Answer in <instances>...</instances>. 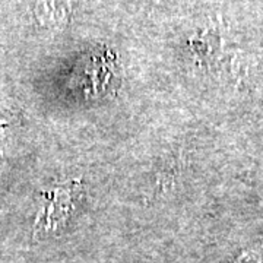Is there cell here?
I'll return each instance as SVG.
<instances>
[{"mask_svg": "<svg viewBox=\"0 0 263 263\" xmlns=\"http://www.w3.org/2000/svg\"><path fill=\"white\" fill-rule=\"evenodd\" d=\"M73 190L70 187H57L44 200L43 208L40 211L37 219V227H43V230L56 228L60 222L67 218L69 211L72 208Z\"/></svg>", "mask_w": 263, "mask_h": 263, "instance_id": "cell-1", "label": "cell"}, {"mask_svg": "<svg viewBox=\"0 0 263 263\" xmlns=\"http://www.w3.org/2000/svg\"><path fill=\"white\" fill-rule=\"evenodd\" d=\"M37 13L50 25L62 24L70 15V0H38Z\"/></svg>", "mask_w": 263, "mask_h": 263, "instance_id": "cell-2", "label": "cell"}, {"mask_svg": "<svg viewBox=\"0 0 263 263\" xmlns=\"http://www.w3.org/2000/svg\"><path fill=\"white\" fill-rule=\"evenodd\" d=\"M238 263H263V240L245 250L238 257Z\"/></svg>", "mask_w": 263, "mask_h": 263, "instance_id": "cell-3", "label": "cell"}]
</instances>
